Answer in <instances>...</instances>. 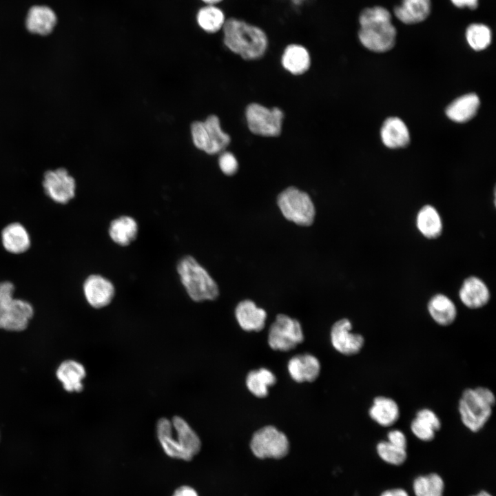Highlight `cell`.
<instances>
[{
	"mask_svg": "<svg viewBox=\"0 0 496 496\" xmlns=\"http://www.w3.org/2000/svg\"><path fill=\"white\" fill-rule=\"evenodd\" d=\"M221 32L225 46L244 60H258L268 50L269 39L265 30L243 18L228 17Z\"/></svg>",
	"mask_w": 496,
	"mask_h": 496,
	"instance_id": "obj_1",
	"label": "cell"
},
{
	"mask_svg": "<svg viewBox=\"0 0 496 496\" xmlns=\"http://www.w3.org/2000/svg\"><path fill=\"white\" fill-rule=\"evenodd\" d=\"M358 37L367 50L385 52L396 42L397 30L390 11L381 6L363 8L358 14Z\"/></svg>",
	"mask_w": 496,
	"mask_h": 496,
	"instance_id": "obj_2",
	"label": "cell"
},
{
	"mask_svg": "<svg viewBox=\"0 0 496 496\" xmlns=\"http://www.w3.org/2000/svg\"><path fill=\"white\" fill-rule=\"evenodd\" d=\"M156 435L164 452L172 458L190 461L201 448L198 435L180 416H174L172 420L159 419Z\"/></svg>",
	"mask_w": 496,
	"mask_h": 496,
	"instance_id": "obj_3",
	"label": "cell"
},
{
	"mask_svg": "<svg viewBox=\"0 0 496 496\" xmlns=\"http://www.w3.org/2000/svg\"><path fill=\"white\" fill-rule=\"evenodd\" d=\"M495 402V396L488 388L477 386L464 389L458 402V411L464 426L473 433L481 431L490 418Z\"/></svg>",
	"mask_w": 496,
	"mask_h": 496,
	"instance_id": "obj_4",
	"label": "cell"
},
{
	"mask_svg": "<svg viewBox=\"0 0 496 496\" xmlns=\"http://www.w3.org/2000/svg\"><path fill=\"white\" fill-rule=\"evenodd\" d=\"M177 271L189 296L196 302L214 300L219 295L215 280L194 258L185 256L178 262Z\"/></svg>",
	"mask_w": 496,
	"mask_h": 496,
	"instance_id": "obj_5",
	"label": "cell"
},
{
	"mask_svg": "<svg viewBox=\"0 0 496 496\" xmlns=\"http://www.w3.org/2000/svg\"><path fill=\"white\" fill-rule=\"evenodd\" d=\"M14 285L8 281L0 282V329L9 331L25 330L34 314L32 304L14 298Z\"/></svg>",
	"mask_w": 496,
	"mask_h": 496,
	"instance_id": "obj_6",
	"label": "cell"
},
{
	"mask_svg": "<svg viewBox=\"0 0 496 496\" xmlns=\"http://www.w3.org/2000/svg\"><path fill=\"white\" fill-rule=\"evenodd\" d=\"M277 203L287 220L301 226H309L313 223L315 207L306 192L295 187H289L278 195Z\"/></svg>",
	"mask_w": 496,
	"mask_h": 496,
	"instance_id": "obj_7",
	"label": "cell"
},
{
	"mask_svg": "<svg viewBox=\"0 0 496 496\" xmlns=\"http://www.w3.org/2000/svg\"><path fill=\"white\" fill-rule=\"evenodd\" d=\"M194 145L208 154L222 152L230 143V136L221 128L216 115L209 116L205 121H195L191 126Z\"/></svg>",
	"mask_w": 496,
	"mask_h": 496,
	"instance_id": "obj_8",
	"label": "cell"
},
{
	"mask_svg": "<svg viewBox=\"0 0 496 496\" xmlns=\"http://www.w3.org/2000/svg\"><path fill=\"white\" fill-rule=\"evenodd\" d=\"M250 447L258 458L280 459L288 453L289 444L282 432L273 426H267L253 435Z\"/></svg>",
	"mask_w": 496,
	"mask_h": 496,
	"instance_id": "obj_9",
	"label": "cell"
},
{
	"mask_svg": "<svg viewBox=\"0 0 496 496\" xmlns=\"http://www.w3.org/2000/svg\"><path fill=\"white\" fill-rule=\"evenodd\" d=\"M304 340L301 324L293 318L285 314H278L271 324L268 335V343L274 350L289 351Z\"/></svg>",
	"mask_w": 496,
	"mask_h": 496,
	"instance_id": "obj_10",
	"label": "cell"
},
{
	"mask_svg": "<svg viewBox=\"0 0 496 496\" xmlns=\"http://www.w3.org/2000/svg\"><path fill=\"white\" fill-rule=\"evenodd\" d=\"M245 114L252 133L265 136H276L280 134L284 116L280 109H269L258 103H251L247 106Z\"/></svg>",
	"mask_w": 496,
	"mask_h": 496,
	"instance_id": "obj_11",
	"label": "cell"
},
{
	"mask_svg": "<svg viewBox=\"0 0 496 496\" xmlns=\"http://www.w3.org/2000/svg\"><path fill=\"white\" fill-rule=\"evenodd\" d=\"M43 185L45 194L58 203L66 204L74 197L75 180L65 169L46 172Z\"/></svg>",
	"mask_w": 496,
	"mask_h": 496,
	"instance_id": "obj_12",
	"label": "cell"
},
{
	"mask_svg": "<svg viewBox=\"0 0 496 496\" xmlns=\"http://www.w3.org/2000/svg\"><path fill=\"white\" fill-rule=\"evenodd\" d=\"M352 324L347 318L335 322L331 327V340L334 349L345 355L358 353L364 347V338L359 333L351 332Z\"/></svg>",
	"mask_w": 496,
	"mask_h": 496,
	"instance_id": "obj_13",
	"label": "cell"
},
{
	"mask_svg": "<svg viewBox=\"0 0 496 496\" xmlns=\"http://www.w3.org/2000/svg\"><path fill=\"white\" fill-rule=\"evenodd\" d=\"M458 296L462 303L471 309L484 307L490 299L488 286L484 280L475 276H468L464 280Z\"/></svg>",
	"mask_w": 496,
	"mask_h": 496,
	"instance_id": "obj_14",
	"label": "cell"
},
{
	"mask_svg": "<svg viewBox=\"0 0 496 496\" xmlns=\"http://www.w3.org/2000/svg\"><path fill=\"white\" fill-rule=\"evenodd\" d=\"M83 292L87 302L92 307L100 309L111 302L115 289L107 278L101 275H91L84 282Z\"/></svg>",
	"mask_w": 496,
	"mask_h": 496,
	"instance_id": "obj_15",
	"label": "cell"
},
{
	"mask_svg": "<svg viewBox=\"0 0 496 496\" xmlns=\"http://www.w3.org/2000/svg\"><path fill=\"white\" fill-rule=\"evenodd\" d=\"M431 8V0H401L393 8V14L404 24L415 25L424 21Z\"/></svg>",
	"mask_w": 496,
	"mask_h": 496,
	"instance_id": "obj_16",
	"label": "cell"
},
{
	"mask_svg": "<svg viewBox=\"0 0 496 496\" xmlns=\"http://www.w3.org/2000/svg\"><path fill=\"white\" fill-rule=\"evenodd\" d=\"M235 315L240 327L247 331H261L267 318L266 311L250 300L240 302L236 308Z\"/></svg>",
	"mask_w": 496,
	"mask_h": 496,
	"instance_id": "obj_17",
	"label": "cell"
},
{
	"mask_svg": "<svg viewBox=\"0 0 496 496\" xmlns=\"http://www.w3.org/2000/svg\"><path fill=\"white\" fill-rule=\"evenodd\" d=\"M287 367L291 377L297 382H313L320 371L319 360L308 353L291 358Z\"/></svg>",
	"mask_w": 496,
	"mask_h": 496,
	"instance_id": "obj_18",
	"label": "cell"
},
{
	"mask_svg": "<svg viewBox=\"0 0 496 496\" xmlns=\"http://www.w3.org/2000/svg\"><path fill=\"white\" fill-rule=\"evenodd\" d=\"M283 68L295 75L307 72L311 65L309 50L302 44L291 43L286 45L281 55Z\"/></svg>",
	"mask_w": 496,
	"mask_h": 496,
	"instance_id": "obj_19",
	"label": "cell"
},
{
	"mask_svg": "<svg viewBox=\"0 0 496 496\" xmlns=\"http://www.w3.org/2000/svg\"><path fill=\"white\" fill-rule=\"evenodd\" d=\"M86 371L84 366L74 360H65L58 366L56 376L68 392H81Z\"/></svg>",
	"mask_w": 496,
	"mask_h": 496,
	"instance_id": "obj_20",
	"label": "cell"
},
{
	"mask_svg": "<svg viewBox=\"0 0 496 496\" xmlns=\"http://www.w3.org/2000/svg\"><path fill=\"white\" fill-rule=\"evenodd\" d=\"M54 12L45 6H34L28 11L25 25L28 30L33 34L47 35L52 32L56 24Z\"/></svg>",
	"mask_w": 496,
	"mask_h": 496,
	"instance_id": "obj_21",
	"label": "cell"
},
{
	"mask_svg": "<svg viewBox=\"0 0 496 496\" xmlns=\"http://www.w3.org/2000/svg\"><path fill=\"white\" fill-rule=\"evenodd\" d=\"M427 310L433 321L444 327L452 324L457 316L454 302L443 293H436L429 299Z\"/></svg>",
	"mask_w": 496,
	"mask_h": 496,
	"instance_id": "obj_22",
	"label": "cell"
},
{
	"mask_svg": "<svg viewBox=\"0 0 496 496\" xmlns=\"http://www.w3.org/2000/svg\"><path fill=\"white\" fill-rule=\"evenodd\" d=\"M400 413L397 403L391 397L382 395L373 399L369 410L370 418L383 427H389L396 423Z\"/></svg>",
	"mask_w": 496,
	"mask_h": 496,
	"instance_id": "obj_23",
	"label": "cell"
},
{
	"mask_svg": "<svg viewBox=\"0 0 496 496\" xmlns=\"http://www.w3.org/2000/svg\"><path fill=\"white\" fill-rule=\"evenodd\" d=\"M415 223L420 233L428 239L437 238L442 233V218L438 211L431 205H425L419 209Z\"/></svg>",
	"mask_w": 496,
	"mask_h": 496,
	"instance_id": "obj_24",
	"label": "cell"
},
{
	"mask_svg": "<svg viewBox=\"0 0 496 496\" xmlns=\"http://www.w3.org/2000/svg\"><path fill=\"white\" fill-rule=\"evenodd\" d=\"M228 17L220 5H205L197 12L196 19L198 27L208 34L222 32Z\"/></svg>",
	"mask_w": 496,
	"mask_h": 496,
	"instance_id": "obj_25",
	"label": "cell"
},
{
	"mask_svg": "<svg viewBox=\"0 0 496 496\" xmlns=\"http://www.w3.org/2000/svg\"><path fill=\"white\" fill-rule=\"evenodd\" d=\"M381 138L383 143L389 148L405 147L410 139L406 125L397 117H390L384 122L381 129Z\"/></svg>",
	"mask_w": 496,
	"mask_h": 496,
	"instance_id": "obj_26",
	"label": "cell"
},
{
	"mask_svg": "<svg viewBox=\"0 0 496 496\" xmlns=\"http://www.w3.org/2000/svg\"><path fill=\"white\" fill-rule=\"evenodd\" d=\"M479 104V99L475 94H467L453 101L447 107L446 113L451 120L464 123L475 116Z\"/></svg>",
	"mask_w": 496,
	"mask_h": 496,
	"instance_id": "obj_27",
	"label": "cell"
},
{
	"mask_svg": "<svg viewBox=\"0 0 496 496\" xmlns=\"http://www.w3.org/2000/svg\"><path fill=\"white\" fill-rule=\"evenodd\" d=\"M1 240L4 248L12 254H21L28 249L30 239L26 229L19 223L6 226L1 231Z\"/></svg>",
	"mask_w": 496,
	"mask_h": 496,
	"instance_id": "obj_28",
	"label": "cell"
},
{
	"mask_svg": "<svg viewBox=\"0 0 496 496\" xmlns=\"http://www.w3.org/2000/svg\"><path fill=\"white\" fill-rule=\"evenodd\" d=\"M138 234V224L127 216H120L112 221L109 234L112 240L121 246H127L134 241Z\"/></svg>",
	"mask_w": 496,
	"mask_h": 496,
	"instance_id": "obj_29",
	"label": "cell"
},
{
	"mask_svg": "<svg viewBox=\"0 0 496 496\" xmlns=\"http://www.w3.org/2000/svg\"><path fill=\"white\" fill-rule=\"evenodd\" d=\"M276 382L274 374L265 368L250 371L246 378V385L249 391L258 397H266L268 388Z\"/></svg>",
	"mask_w": 496,
	"mask_h": 496,
	"instance_id": "obj_30",
	"label": "cell"
},
{
	"mask_svg": "<svg viewBox=\"0 0 496 496\" xmlns=\"http://www.w3.org/2000/svg\"><path fill=\"white\" fill-rule=\"evenodd\" d=\"M413 489L415 496H443L444 482L435 473L420 475L414 479Z\"/></svg>",
	"mask_w": 496,
	"mask_h": 496,
	"instance_id": "obj_31",
	"label": "cell"
},
{
	"mask_svg": "<svg viewBox=\"0 0 496 496\" xmlns=\"http://www.w3.org/2000/svg\"><path fill=\"white\" fill-rule=\"evenodd\" d=\"M465 38L467 43L473 50H484L491 43L492 30L485 23H472L466 28Z\"/></svg>",
	"mask_w": 496,
	"mask_h": 496,
	"instance_id": "obj_32",
	"label": "cell"
},
{
	"mask_svg": "<svg viewBox=\"0 0 496 496\" xmlns=\"http://www.w3.org/2000/svg\"><path fill=\"white\" fill-rule=\"evenodd\" d=\"M376 452L382 460L394 466L403 464L407 458L406 449L395 446L388 441L378 442Z\"/></svg>",
	"mask_w": 496,
	"mask_h": 496,
	"instance_id": "obj_33",
	"label": "cell"
},
{
	"mask_svg": "<svg viewBox=\"0 0 496 496\" xmlns=\"http://www.w3.org/2000/svg\"><path fill=\"white\" fill-rule=\"evenodd\" d=\"M411 431L420 440L431 442L435 437L436 431L426 422L415 417L411 423Z\"/></svg>",
	"mask_w": 496,
	"mask_h": 496,
	"instance_id": "obj_34",
	"label": "cell"
},
{
	"mask_svg": "<svg viewBox=\"0 0 496 496\" xmlns=\"http://www.w3.org/2000/svg\"><path fill=\"white\" fill-rule=\"evenodd\" d=\"M218 164L221 171L228 176L234 174L238 167L236 157L229 152H224L220 154Z\"/></svg>",
	"mask_w": 496,
	"mask_h": 496,
	"instance_id": "obj_35",
	"label": "cell"
},
{
	"mask_svg": "<svg viewBox=\"0 0 496 496\" xmlns=\"http://www.w3.org/2000/svg\"><path fill=\"white\" fill-rule=\"evenodd\" d=\"M415 417L428 424L436 432L440 431L442 427V422L439 417L430 409H420L416 413Z\"/></svg>",
	"mask_w": 496,
	"mask_h": 496,
	"instance_id": "obj_36",
	"label": "cell"
},
{
	"mask_svg": "<svg viewBox=\"0 0 496 496\" xmlns=\"http://www.w3.org/2000/svg\"><path fill=\"white\" fill-rule=\"evenodd\" d=\"M387 441L391 444L406 449L407 439L405 434L399 429H393L387 433Z\"/></svg>",
	"mask_w": 496,
	"mask_h": 496,
	"instance_id": "obj_37",
	"label": "cell"
},
{
	"mask_svg": "<svg viewBox=\"0 0 496 496\" xmlns=\"http://www.w3.org/2000/svg\"><path fill=\"white\" fill-rule=\"evenodd\" d=\"M450 1L455 7L460 9L468 8L475 10L479 6V0H450Z\"/></svg>",
	"mask_w": 496,
	"mask_h": 496,
	"instance_id": "obj_38",
	"label": "cell"
},
{
	"mask_svg": "<svg viewBox=\"0 0 496 496\" xmlns=\"http://www.w3.org/2000/svg\"><path fill=\"white\" fill-rule=\"evenodd\" d=\"M172 496H198L197 492L189 486H182L178 488Z\"/></svg>",
	"mask_w": 496,
	"mask_h": 496,
	"instance_id": "obj_39",
	"label": "cell"
},
{
	"mask_svg": "<svg viewBox=\"0 0 496 496\" xmlns=\"http://www.w3.org/2000/svg\"><path fill=\"white\" fill-rule=\"evenodd\" d=\"M380 496H409L408 493L403 488H396L386 490Z\"/></svg>",
	"mask_w": 496,
	"mask_h": 496,
	"instance_id": "obj_40",
	"label": "cell"
},
{
	"mask_svg": "<svg viewBox=\"0 0 496 496\" xmlns=\"http://www.w3.org/2000/svg\"><path fill=\"white\" fill-rule=\"evenodd\" d=\"M313 0H290L289 2L293 6L300 8Z\"/></svg>",
	"mask_w": 496,
	"mask_h": 496,
	"instance_id": "obj_41",
	"label": "cell"
},
{
	"mask_svg": "<svg viewBox=\"0 0 496 496\" xmlns=\"http://www.w3.org/2000/svg\"><path fill=\"white\" fill-rule=\"evenodd\" d=\"M205 5H220L225 0H200Z\"/></svg>",
	"mask_w": 496,
	"mask_h": 496,
	"instance_id": "obj_42",
	"label": "cell"
},
{
	"mask_svg": "<svg viewBox=\"0 0 496 496\" xmlns=\"http://www.w3.org/2000/svg\"><path fill=\"white\" fill-rule=\"evenodd\" d=\"M476 496H492V495L486 490H481L476 495Z\"/></svg>",
	"mask_w": 496,
	"mask_h": 496,
	"instance_id": "obj_43",
	"label": "cell"
},
{
	"mask_svg": "<svg viewBox=\"0 0 496 496\" xmlns=\"http://www.w3.org/2000/svg\"><path fill=\"white\" fill-rule=\"evenodd\" d=\"M278 1H289L290 0H278Z\"/></svg>",
	"mask_w": 496,
	"mask_h": 496,
	"instance_id": "obj_44",
	"label": "cell"
},
{
	"mask_svg": "<svg viewBox=\"0 0 496 496\" xmlns=\"http://www.w3.org/2000/svg\"><path fill=\"white\" fill-rule=\"evenodd\" d=\"M472 496H476V495H472Z\"/></svg>",
	"mask_w": 496,
	"mask_h": 496,
	"instance_id": "obj_45",
	"label": "cell"
}]
</instances>
